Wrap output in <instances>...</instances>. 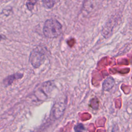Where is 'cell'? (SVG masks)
I'll use <instances>...</instances> for the list:
<instances>
[{
  "mask_svg": "<svg viewBox=\"0 0 132 132\" xmlns=\"http://www.w3.org/2000/svg\"><path fill=\"white\" fill-rule=\"evenodd\" d=\"M62 31L61 24L55 19L47 20L43 26L44 35L48 38H55L60 36Z\"/></svg>",
  "mask_w": 132,
  "mask_h": 132,
  "instance_id": "6da1fadb",
  "label": "cell"
},
{
  "mask_svg": "<svg viewBox=\"0 0 132 132\" xmlns=\"http://www.w3.org/2000/svg\"><path fill=\"white\" fill-rule=\"evenodd\" d=\"M46 56V50L41 46L36 47L31 52L29 61L35 68L39 67L44 61Z\"/></svg>",
  "mask_w": 132,
  "mask_h": 132,
  "instance_id": "7a4b0ae2",
  "label": "cell"
},
{
  "mask_svg": "<svg viewBox=\"0 0 132 132\" xmlns=\"http://www.w3.org/2000/svg\"><path fill=\"white\" fill-rule=\"evenodd\" d=\"M37 88L36 91V95L40 100H45L54 88V84L51 81L45 82Z\"/></svg>",
  "mask_w": 132,
  "mask_h": 132,
  "instance_id": "3957f363",
  "label": "cell"
},
{
  "mask_svg": "<svg viewBox=\"0 0 132 132\" xmlns=\"http://www.w3.org/2000/svg\"><path fill=\"white\" fill-rule=\"evenodd\" d=\"M66 103L64 102H57L53 106L52 112L53 117L58 119L60 118L63 114L65 109Z\"/></svg>",
  "mask_w": 132,
  "mask_h": 132,
  "instance_id": "277c9868",
  "label": "cell"
},
{
  "mask_svg": "<svg viewBox=\"0 0 132 132\" xmlns=\"http://www.w3.org/2000/svg\"><path fill=\"white\" fill-rule=\"evenodd\" d=\"M116 23V20L113 17L110 18L107 22L102 30V34L105 38L109 37L112 34V31L115 26Z\"/></svg>",
  "mask_w": 132,
  "mask_h": 132,
  "instance_id": "5b68a950",
  "label": "cell"
},
{
  "mask_svg": "<svg viewBox=\"0 0 132 132\" xmlns=\"http://www.w3.org/2000/svg\"><path fill=\"white\" fill-rule=\"evenodd\" d=\"M23 76V74L21 73H16L9 75L4 79L3 84L6 87H7L10 85L15 80L21 78Z\"/></svg>",
  "mask_w": 132,
  "mask_h": 132,
  "instance_id": "8992f818",
  "label": "cell"
},
{
  "mask_svg": "<svg viewBox=\"0 0 132 132\" xmlns=\"http://www.w3.org/2000/svg\"><path fill=\"white\" fill-rule=\"evenodd\" d=\"M114 84L115 81L114 79L112 77L109 76L104 80L103 83V89L104 90L109 91L112 88Z\"/></svg>",
  "mask_w": 132,
  "mask_h": 132,
  "instance_id": "52a82bcc",
  "label": "cell"
},
{
  "mask_svg": "<svg viewBox=\"0 0 132 132\" xmlns=\"http://www.w3.org/2000/svg\"><path fill=\"white\" fill-rule=\"evenodd\" d=\"M43 6L47 9L52 8L56 3V0H42Z\"/></svg>",
  "mask_w": 132,
  "mask_h": 132,
  "instance_id": "ba28073f",
  "label": "cell"
},
{
  "mask_svg": "<svg viewBox=\"0 0 132 132\" xmlns=\"http://www.w3.org/2000/svg\"><path fill=\"white\" fill-rule=\"evenodd\" d=\"M39 0H27L26 6L29 11H31L34 7V6Z\"/></svg>",
  "mask_w": 132,
  "mask_h": 132,
  "instance_id": "9c48e42d",
  "label": "cell"
},
{
  "mask_svg": "<svg viewBox=\"0 0 132 132\" xmlns=\"http://www.w3.org/2000/svg\"><path fill=\"white\" fill-rule=\"evenodd\" d=\"M74 128L75 131H83L85 129L84 125L82 124H78L75 126Z\"/></svg>",
  "mask_w": 132,
  "mask_h": 132,
  "instance_id": "30bf717a",
  "label": "cell"
}]
</instances>
